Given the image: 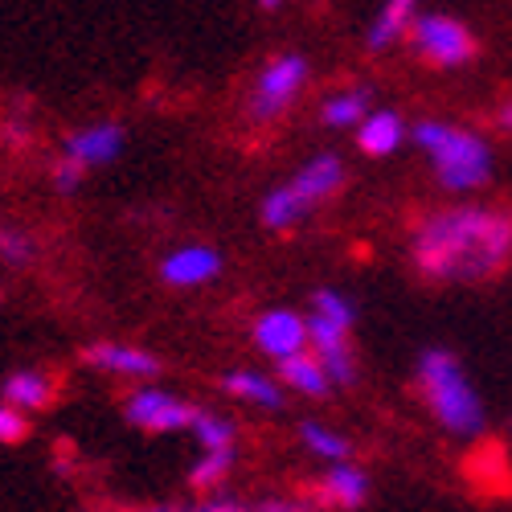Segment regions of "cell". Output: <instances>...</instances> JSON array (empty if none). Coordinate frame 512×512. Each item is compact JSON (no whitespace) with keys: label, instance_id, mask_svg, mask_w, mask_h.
Returning a JSON list of instances; mask_svg holds the SVG:
<instances>
[{"label":"cell","instance_id":"cell-1","mask_svg":"<svg viewBox=\"0 0 512 512\" xmlns=\"http://www.w3.org/2000/svg\"><path fill=\"white\" fill-rule=\"evenodd\" d=\"M512 259V213L492 205L435 209L410 234V263L431 283H484Z\"/></svg>","mask_w":512,"mask_h":512},{"label":"cell","instance_id":"cell-2","mask_svg":"<svg viewBox=\"0 0 512 512\" xmlns=\"http://www.w3.org/2000/svg\"><path fill=\"white\" fill-rule=\"evenodd\" d=\"M414 386L447 435L476 439L484 431V422H488L484 402L451 349H422L418 369H414Z\"/></svg>","mask_w":512,"mask_h":512},{"label":"cell","instance_id":"cell-3","mask_svg":"<svg viewBox=\"0 0 512 512\" xmlns=\"http://www.w3.org/2000/svg\"><path fill=\"white\" fill-rule=\"evenodd\" d=\"M410 140L426 152L435 177L447 193H476L492 177V144L480 132H467L447 119H422L410 127Z\"/></svg>","mask_w":512,"mask_h":512},{"label":"cell","instance_id":"cell-4","mask_svg":"<svg viewBox=\"0 0 512 512\" xmlns=\"http://www.w3.org/2000/svg\"><path fill=\"white\" fill-rule=\"evenodd\" d=\"M312 66L304 54H275L259 78L250 82V95H246V119L250 123H275L279 115L291 111V103L300 99V91L308 87Z\"/></svg>","mask_w":512,"mask_h":512},{"label":"cell","instance_id":"cell-5","mask_svg":"<svg viewBox=\"0 0 512 512\" xmlns=\"http://www.w3.org/2000/svg\"><path fill=\"white\" fill-rule=\"evenodd\" d=\"M410 46L426 66H435V70H459L480 54L476 33L467 29L459 17H447V13H418L414 25H410Z\"/></svg>","mask_w":512,"mask_h":512},{"label":"cell","instance_id":"cell-6","mask_svg":"<svg viewBox=\"0 0 512 512\" xmlns=\"http://www.w3.org/2000/svg\"><path fill=\"white\" fill-rule=\"evenodd\" d=\"M123 414H127L132 426H140V431L168 435V431H189L193 418H197V406H189L185 398L168 394L160 386H140V390L127 394Z\"/></svg>","mask_w":512,"mask_h":512},{"label":"cell","instance_id":"cell-7","mask_svg":"<svg viewBox=\"0 0 512 512\" xmlns=\"http://www.w3.org/2000/svg\"><path fill=\"white\" fill-rule=\"evenodd\" d=\"M308 349L324 361L332 386L345 390V386H353V381H357V353L349 345V328L345 324L308 312Z\"/></svg>","mask_w":512,"mask_h":512},{"label":"cell","instance_id":"cell-8","mask_svg":"<svg viewBox=\"0 0 512 512\" xmlns=\"http://www.w3.org/2000/svg\"><path fill=\"white\" fill-rule=\"evenodd\" d=\"M250 340H254V349H259L263 357H271V361L304 353L308 349V316L291 312V308H271V312H263L259 320H254Z\"/></svg>","mask_w":512,"mask_h":512},{"label":"cell","instance_id":"cell-9","mask_svg":"<svg viewBox=\"0 0 512 512\" xmlns=\"http://www.w3.org/2000/svg\"><path fill=\"white\" fill-rule=\"evenodd\" d=\"M123 144H127V127L119 119H95V123L74 127V132L62 140V152L87 168H103V164L119 160Z\"/></svg>","mask_w":512,"mask_h":512},{"label":"cell","instance_id":"cell-10","mask_svg":"<svg viewBox=\"0 0 512 512\" xmlns=\"http://www.w3.org/2000/svg\"><path fill=\"white\" fill-rule=\"evenodd\" d=\"M91 369L99 373H111V377H136V381H152L160 373V357L148 353V349H136V345H123V340H95L82 353Z\"/></svg>","mask_w":512,"mask_h":512},{"label":"cell","instance_id":"cell-11","mask_svg":"<svg viewBox=\"0 0 512 512\" xmlns=\"http://www.w3.org/2000/svg\"><path fill=\"white\" fill-rule=\"evenodd\" d=\"M340 185H345V160L332 156V152L312 156V160L300 168V173H295V177L287 181L291 197L304 205V213H312L316 205H324L328 197H336V193H340Z\"/></svg>","mask_w":512,"mask_h":512},{"label":"cell","instance_id":"cell-12","mask_svg":"<svg viewBox=\"0 0 512 512\" xmlns=\"http://www.w3.org/2000/svg\"><path fill=\"white\" fill-rule=\"evenodd\" d=\"M218 275H222V254L201 242L164 254V263H160V279L168 287H205Z\"/></svg>","mask_w":512,"mask_h":512},{"label":"cell","instance_id":"cell-13","mask_svg":"<svg viewBox=\"0 0 512 512\" xmlns=\"http://www.w3.org/2000/svg\"><path fill=\"white\" fill-rule=\"evenodd\" d=\"M365 500H369V476L349 459H336L316 484V504L328 508H361Z\"/></svg>","mask_w":512,"mask_h":512},{"label":"cell","instance_id":"cell-14","mask_svg":"<svg viewBox=\"0 0 512 512\" xmlns=\"http://www.w3.org/2000/svg\"><path fill=\"white\" fill-rule=\"evenodd\" d=\"M410 136V127L398 111L390 107H373L361 123H357V144L365 156H394Z\"/></svg>","mask_w":512,"mask_h":512},{"label":"cell","instance_id":"cell-15","mask_svg":"<svg viewBox=\"0 0 512 512\" xmlns=\"http://www.w3.org/2000/svg\"><path fill=\"white\" fill-rule=\"evenodd\" d=\"M418 17V0H381V9L373 13L365 29V46L369 50H390L398 41L410 37V25Z\"/></svg>","mask_w":512,"mask_h":512},{"label":"cell","instance_id":"cell-16","mask_svg":"<svg viewBox=\"0 0 512 512\" xmlns=\"http://www.w3.org/2000/svg\"><path fill=\"white\" fill-rule=\"evenodd\" d=\"M275 365H279V381H283V386L295 390V394H304V398H324L332 390V377H328L324 361L312 349L291 353V357H283Z\"/></svg>","mask_w":512,"mask_h":512},{"label":"cell","instance_id":"cell-17","mask_svg":"<svg viewBox=\"0 0 512 512\" xmlns=\"http://www.w3.org/2000/svg\"><path fill=\"white\" fill-rule=\"evenodd\" d=\"M222 394L242 398L250 406H263V410H279L283 406V381H275L259 369H230V373H222Z\"/></svg>","mask_w":512,"mask_h":512},{"label":"cell","instance_id":"cell-18","mask_svg":"<svg viewBox=\"0 0 512 512\" xmlns=\"http://www.w3.org/2000/svg\"><path fill=\"white\" fill-rule=\"evenodd\" d=\"M0 398L21 406L25 414L46 410L54 402V377L41 369H13L5 381H0Z\"/></svg>","mask_w":512,"mask_h":512},{"label":"cell","instance_id":"cell-19","mask_svg":"<svg viewBox=\"0 0 512 512\" xmlns=\"http://www.w3.org/2000/svg\"><path fill=\"white\" fill-rule=\"evenodd\" d=\"M373 111V91L369 87H340L320 103V123L332 132H349Z\"/></svg>","mask_w":512,"mask_h":512},{"label":"cell","instance_id":"cell-20","mask_svg":"<svg viewBox=\"0 0 512 512\" xmlns=\"http://www.w3.org/2000/svg\"><path fill=\"white\" fill-rule=\"evenodd\" d=\"M234 472V447H222V451H201V459L189 467V488L197 496H209V492H218L226 488Z\"/></svg>","mask_w":512,"mask_h":512},{"label":"cell","instance_id":"cell-21","mask_svg":"<svg viewBox=\"0 0 512 512\" xmlns=\"http://www.w3.org/2000/svg\"><path fill=\"white\" fill-rule=\"evenodd\" d=\"M300 439H304V447H308L316 459H328V463L353 455V443L340 435V431H332V426H324V422H304V426H300Z\"/></svg>","mask_w":512,"mask_h":512},{"label":"cell","instance_id":"cell-22","mask_svg":"<svg viewBox=\"0 0 512 512\" xmlns=\"http://www.w3.org/2000/svg\"><path fill=\"white\" fill-rule=\"evenodd\" d=\"M193 439L201 443V451H222V447H234L238 443V426L226 418V414H209V410H197L193 418Z\"/></svg>","mask_w":512,"mask_h":512},{"label":"cell","instance_id":"cell-23","mask_svg":"<svg viewBox=\"0 0 512 512\" xmlns=\"http://www.w3.org/2000/svg\"><path fill=\"white\" fill-rule=\"evenodd\" d=\"M37 259V242L21 226H0V263L9 267H29Z\"/></svg>","mask_w":512,"mask_h":512},{"label":"cell","instance_id":"cell-24","mask_svg":"<svg viewBox=\"0 0 512 512\" xmlns=\"http://www.w3.org/2000/svg\"><path fill=\"white\" fill-rule=\"evenodd\" d=\"M312 312H316V316H328V320H336V324H345V328L357 324L353 300H349L345 291H332V287H320V291L312 295Z\"/></svg>","mask_w":512,"mask_h":512},{"label":"cell","instance_id":"cell-25","mask_svg":"<svg viewBox=\"0 0 512 512\" xmlns=\"http://www.w3.org/2000/svg\"><path fill=\"white\" fill-rule=\"evenodd\" d=\"M82 181H87V164H78L74 156L62 152V156L50 164V185H54L58 197H74V193L82 189Z\"/></svg>","mask_w":512,"mask_h":512},{"label":"cell","instance_id":"cell-26","mask_svg":"<svg viewBox=\"0 0 512 512\" xmlns=\"http://www.w3.org/2000/svg\"><path fill=\"white\" fill-rule=\"evenodd\" d=\"M29 435V418L21 406L0 398V443H21Z\"/></svg>","mask_w":512,"mask_h":512},{"label":"cell","instance_id":"cell-27","mask_svg":"<svg viewBox=\"0 0 512 512\" xmlns=\"http://www.w3.org/2000/svg\"><path fill=\"white\" fill-rule=\"evenodd\" d=\"M222 492H226V488L201 496V508H209V512H242V508H246V500H242V496H222Z\"/></svg>","mask_w":512,"mask_h":512},{"label":"cell","instance_id":"cell-28","mask_svg":"<svg viewBox=\"0 0 512 512\" xmlns=\"http://www.w3.org/2000/svg\"><path fill=\"white\" fill-rule=\"evenodd\" d=\"M5 140H9L13 148H25V144L33 140V123H29L25 115H17V119H5Z\"/></svg>","mask_w":512,"mask_h":512},{"label":"cell","instance_id":"cell-29","mask_svg":"<svg viewBox=\"0 0 512 512\" xmlns=\"http://www.w3.org/2000/svg\"><path fill=\"white\" fill-rule=\"evenodd\" d=\"M496 119H500V127H504V132L512 136V95L500 103V111H496Z\"/></svg>","mask_w":512,"mask_h":512},{"label":"cell","instance_id":"cell-30","mask_svg":"<svg viewBox=\"0 0 512 512\" xmlns=\"http://www.w3.org/2000/svg\"><path fill=\"white\" fill-rule=\"evenodd\" d=\"M254 5H259V9H283L287 0H254Z\"/></svg>","mask_w":512,"mask_h":512}]
</instances>
